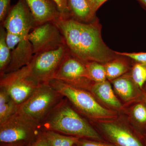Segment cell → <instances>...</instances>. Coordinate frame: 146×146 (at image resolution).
Here are the masks:
<instances>
[{
  "label": "cell",
  "mask_w": 146,
  "mask_h": 146,
  "mask_svg": "<svg viewBox=\"0 0 146 146\" xmlns=\"http://www.w3.org/2000/svg\"><path fill=\"white\" fill-rule=\"evenodd\" d=\"M27 146H49V145L44 134L42 131L34 141Z\"/></svg>",
  "instance_id": "29"
},
{
  "label": "cell",
  "mask_w": 146,
  "mask_h": 146,
  "mask_svg": "<svg viewBox=\"0 0 146 146\" xmlns=\"http://www.w3.org/2000/svg\"><path fill=\"white\" fill-rule=\"evenodd\" d=\"M95 11H97L99 8L108 0H89Z\"/></svg>",
  "instance_id": "30"
},
{
  "label": "cell",
  "mask_w": 146,
  "mask_h": 146,
  "mask_svg": "<svg viewBox=\"0 0 146 146\" xmlns=\"http://www.w3.org/2000/svg\"><path fill=\"white\" fill-rule=\"evenodd\" d=\"M145 92H146V85H145Z\"/></svg>",
  "instance_id": "35"
},
{
  "label": "cell",
  "mask_w": 146,
  "mask_h": 146,
  "mask_svg": "<svg viewBox=\"0 0 146 146\" xmlns=\"http://www.w3.org/2000/svg\"><path fill=\"white\" fill-rule=\"evenodd\" d=\"M1 25L7 32L27 37L32 30L36 27L35 21L24 0H18L11 7Z\"/></svg>",
  "instance_id": "9"
},
{
  "label": "cell",
  "mask_w": 146,
  "mask_h": 146,
  "mask_svg": "<svg viewBox=\"0 0 146 146\" xmlns=\"http://www.w3.org/2000/svg\"><path fill=\"white\" fill-rule=\"evenodd\" d=\"M138 1L146 7V0H138Z\"/></svg>",
  "instance_id": "33"
},
{
  "label": "cell",
  "mask_w": 146,
  "mask_h": 146,
  "mask_svg": "<svg viewBox=\"0 0 146 146\" xmlns=\"http://www.w3.org/2000/svg\"><path fill=\"white\" fill-rule=\"evenodd\" d=\"M34 55L31 43L27 37H25L11 50L10 61L5 74L16 72L28 65Z\"/></svg>",
  "instance_id": "12"
},
{
  "label": "cell",
  "mask_w": 146,
  "mask_h": 146,
  "mask_svg": "<svg viewBox=\"0 0 146 146\" xmlns=\"http://www.w3.org/2000/svg\"><path fill=\"white\" fill-rule=\"evenodd\" d=\"M142 94H143V102H144L146 105V92L145 91V92H143Z\"/></svg>",
  "instance_id": "32"
},
{
  "label": "cell",
  "mask_w": 146,
  "mask_h": 146,
  "mask_svg": "<svg viewBox=\"0 0 146 146\" xmlns=\"http://www.w3.org/2000/svg\"><path fill=\"white\" fill-rule=\"evenodd\" d=\"M11 0H0V22L1 24L3 22L8 14L11 7Z\"/></svg>",
  "instance_id": "27"
},
{
  "label": "cell",
  "mask_w": 146,
  "mask_h": 146,
  "mask_svg": "<svg viewBox=\"0 0 146 146\" xmlns=\"http://www.w3.org/2000/svg\"><path fill=\"white\" fill-rule=\"evenodd\" d=\"M133 115L144 134L146 132V105L143 102L136 105L133 108Z\"/></svg>",
  "instance_id": "23"
},
{
  "label": "cell",
  "mask_w": 146,
  "mask_h": 146,
  "mask_svg": "<svg viewBox=\"0 0 146 146\" xmlns=\"http://www.w3.org/2000/svg\"><path fill=\"white\" fill-rule=\"evenodd\" d=\"M106 78L113 80L120 77L128 70L127 64L124 60L119 57L104 64Z\"/></svg>",
  "instance_id": "18"
},
{
  "label": "cell",
  "mask_w": 146,
  "mask_h": 146,
  "mask_svg": "<svg viewBox=\"0 0 146 146\" xmlns=\"http://www.w3.org/2000/svg\"><path fill=\"white\" fill-rule=\"evenodd\" d=\"M75 146H112L99 142L91 141L87 138H80Z\"/></svg>",
  "instance_id": "28"
},
{
  "label": "cell",
  "mask_w": 146,
  "mask_h": 146,
  "mask_svg": "<svg viewBox=\"0 0 146 146\" xmlns=\"http://www.w3.org/2000/svg\"><path fill=\"white\" fill-rule=\"evenodd\" d=\"M39 125L42 131H52L80 138L101 139L99 134L74 109L65 97Z\"/></svg>",
  "instance_id": "2"
},
{
  "label": "cell",
  "mask_w": 146,
  "mask_h": 146,
  "mask_svg": "<svg viewBox=\"0 0 146 146\" xmlns=\"http://www.w3.org/2000/svg\"><path fill=\"white\" fill-rule=\"evenodd\" d=\"M42 131L38 123L16 112L0 124V143L25 142L30 144Z\"/></svg>",
  "instance_id": "6"
},
{
  "label": "cell",
  "mask_w": 146,
  "mask_h": 146,
  "mask_svg": "<svg viewBox=\"0 0 146 146\" xmlns=\"http://www.w3.org/2000/svg\"><path fill=\"white\" fill-rule=\"evenodd\" d=\"M29 144L25 142L0 143V146H27Z\"/></svg>",
  "instance_id": "31"
},
{
  "label": "cell",
  "mask_w": 146,
  "mask_h": 146,
  "mask_svg": "<svg viewBox=\"0 0 146 146\" xmlns=\"http://www.w3.org/2000/svg\"><path fill=\"white\" fill-rule=\"evenodd\" d=\"M27 37L32 45L34 54L65 45L61 32L53 22H47L35 27Z\"/></svg>",
  "instance_id": "8"
},
{
  "label": "cell",
  "mask_w": 146,
  "mask_h": 146,
  "mask_svg": "<svg viewBox=\"0 0 146 146\" xmlns=\"http://www.w3.org/2000/svg\"><path fill=\"white\" fill-rule=\"evenodd\" d=\"M54 23L61 32L69 52L82 61L105 64L120 56L104 42L101 27L96 19L84 23L60 17Z\"/></svg>",
  "instance_id": "1"
},
{
  "label": "cell",
  "mask_w": 146,
  "mask_h": 146,
  "mask_svg": "<svg viewBox=\"0 0 146 146\" xmlns=\"http://www.w3.org/2000/svg\"><path fill=\"white\" fill-rule=\"evenodd\" d=\"M70 18L84 23L96 20V13L89 0H68Z\"/></svg>",
  "instance_id": "14"
},
{
  "label": "cell",
  "mask_w": 146,
  "mask_h": 146,
  "mask_svg": "<svg viewBox=\"0 0 146 146\" xmlns=\"http://www.w3.org/2000/svg\"><path fill=\"white\" fill-rule=\"evenodd\" d=\"M17 106L7 92L0 88V124L16 113Z\"/></svg>",
  "instance_id": "16"
},
{
  "label": "cell",
  "mask_w": 146,
  "mask_h": 146,
  "mask_svg": "<svg viewBox=\"0 0 146 146\" xmlns=\"http://www.w3.org/2000/svg\"><path fill=\"white\" fill-rule=\"evenodd\" d=\"M49 146H74L79 137L68 136L52 131H42Z\"/></svg>",
  "instance_id": "17"
},
{
  "label": "cell",
  "mask_w": 146,
  "mask_h": 146,
  "mask_svg": "<svg viewBox=\"0 0 146 146\" xmlns=\"http://www.w3.org/2000/svg\"><path fill=\"white\" fill-rule=\"evenodd\" d=\"M7 31L2 25L0 28V77L3 75L10 61L11 51L6 41Z\"/></svg>",
  "instance_id": "19"
},
{
  "label": "cell",
  "mask_w": 146,
  "mask_h": 146,
  "mask_svg": "<svg viewBox=\"0 0 146 146\" xmlns=\"http://www.w3.org/2000/svg\"><path fill=\"white\" fill-rule=\"evenodd\" d=\"M53 79L78 88L90 90L93 82L89 78L85 62L68 51L55 74Z\"/></svg>",
  "instance_id": "7"
},
{
  "label": "cell",
  "mask_w": 146,
  "mask_h": 146,
  "mask_svg": "<svg viewBox=\"0 0 146 146\" xmlns=\"http://www.w3.org/2000/svg\"><path fill=\"white\" fill-rule=\"evenodd\" d=\"M39 85L15 72L0 77V88L5 90L18 105L27 99Z\"/></svg>",
  "instance_id": "10"
},
{
  "label": "cell",
  "mask_w": 146,
  "mask_h": 146,
  "mask_svg": "<svg viewBox=\"0 0 146 146\" xmlns=\"http://www.w3.org/2000/svg\"><path fill=\"white\" fill-rule=\"evenodd\" d=\"M143 135H144V136H145V138H146V132H145V133H144Z\"/></svg>",
  "instance_id": "34"
},
{
  "label": "cell",
  "mask_w": 146,
  "mask_h": 146,
  "mask_svg": "<svg viewBox=\"0 0 146 146\" xmlns=\"http://www.w3.org/2000/svg\"><path fill=\"white\" fill-rule=\"evenodd\" d=\"M118 55L124 57L129 58L137 63L146 64V52L127 53L116 52Z\"/></svg>",
  "instance_id": "24"
},
{
  "label": "cell",
  "mask_w": 146,
  "mask_h": 146,
  "mask_svg": "<svg viewBox=\"0 0 146 146\" xmlns=\"http://www.w3.org/2000/svg\"><path fill=\"white\" fill-rule=\"evenodd\" d=\"M68 51V48L63 45L55 49L34 54L28 65L15 72L38 85L49 84L53 79Z\"/></svg>",
  "instance_id": "3"
},
{
  "label": "cell",
  "mask_w": 146,
  "mask_h": 146,
  "mask_svg": "<svg viewBox=\"0 0 146 146\" xmlns=\"http://www.w3.org/2000/svg\"><path fill=\"white\" fill-rule=\"evenodd\" d=\"M25 37L7 32L6 41L10 51L13 49V48Z\"/></svg>",
  "instance_id": "25"
},
{
  "label": "cell",
  "mask_w": 146,
  "mask_h": 146,
  "mask_svg": "<svg viewBox=\"0 0 146 146\" xmlns=\"http://www.w3.org/2000/svg\"><path fill=\"white\" fill-rule=\"evenodd\" d=\"M90 79L95 82H100L106 80V71L104 64L95 61L85 63Z\"/></svg>",
  "instance_id": "21"
},
{
  "label": "cell",
  "mask_w": 146,
  "mask_h": 146,
  "mask_svg": "<svg viewBox=\"0 0 146 146\" xmlns=\"http://www.w3.org/2000/svg\"><path fill=\"white\" fill-rule=\"evenodd\" d=\"M113 86L117 93L125 100L132 98L134 94V88L132 82L125 77H121L113 80Z\"/></svg>",
  "instance_id": "20"
},
{
  "label": "cell",
  "mask_w": 146,
  "mask_h": 146,
  "mask_svg": "<svg viewBox=\"0 0 146 146\" xmlns=\"http://www.w3.org/2000/svg\"><path fill=\"white\" fill-rule=\"evenodd\" d=\"M132 79L139 89L143 90L146 83V64L137 63L132 68Z\"/></svg>",
  "instance_id": "22"
},
{
  "label": "cell",
  "mask_w": 146,
  "mask_h": 146,
  "mask_svg": "<svg viewBox=\"0 0 146 146\" xmlns=\"http://www.w3.org/2000/svg\"><path fill=\"white\" fill-rule=\"evenodd\" d=\"M57 5L61 18H70L68 7V0H52Z\"/></svg>",
  "instance_id": "26"
},
{
  "label": "cell",
  "mask_w": 146,
  "mask_h": 146,
  "mask_svg": "<svg viewBox=\"0 0 146 146\" xmlns=\"http://www.w3.org/2000/svg\"><path fill=\"white\" fill-rule=\"evenodd\" d=\"M49 84L88 117L110 119L115 116V113L102 106L86 90L56 79L52 80Z\"/></svg>",
  "instance_id": "5"
},
{
  "label": "cell",
  "mask_w": 146,
  "mask_h": 146,
  "mask_svg": "<svg viewBox=\"0 0 146 146\" xmlns=\"http://www.w3.org/2000/svg\"><path fill=\"white\" fill-rule=\"evenodd\" d=\"M30 10L36 26L47 22L55 23L61 17L52 0H24Z\"/></svg>",
  "instance_id": "11"
},
{
  "label": "cell",
  "mask_w": 146,
  "mask_h": 146,
  "mask_svg": "<svg viewBox=\"0 0 146 146\" xmlns=\"http://www.w3.org/2000/svg\"><path fill=\"white\" fill-rule=\"evenodd\" d=\"M101 126L108 136L119 146H146L128 131L110 122H103Z\"/></svg>",
  "instance_id": "13"
},
{
  "label": "cell",
  "mask_w": 146,
  "mask_h": 146,
  "mask_svg": "<svg viewBox=\"0 0 146 146\" xmlns=\"http://www.w3.org/2000/svg\"></svg>",
  "instance_id": "36"
},
{
  "label": "cell",
  "mask_w": 146,
  "mask_h": 146,
  "mask_svg": "<svg viewBox=\"0 0 146 146\" xmlns=\"http://www.w3.org/2000/svg\"><path fill=\"white\" fill-rule=\"evenodd\" d=\"M89 90L92 94L110 106L117 108L121 107V103L115 96L112 86L108 81L106 80L92 84Z\"/></svg>",
  "instance_id": "15"
},
{
  "label": "cell",
  "mask_w": 146,
  "mask_h": 146,
  "mask_svg": "<svg viewBox=\"0 0 146 146\" xmlns=\"http://www.w3.org/2000/svg\"><path fill=\"white\" fill-rule=\"evenodd\" d=\"M64 97L49 84H41L27 99L17 106L16 112L39 124Z\"/></svg>",
  "instance_id": "4"
}]
</instances>
